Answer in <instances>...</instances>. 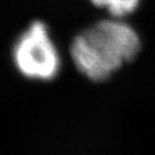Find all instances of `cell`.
Masks as SVG:
<instances>
[{
    "instance_id": "3957f363",
    "label": "cell",
    "mask_w": 155,
    "mask_h": 155,
    "mask_svg": "<svg viewBox=\"0 0 155 155\" xmlns=\"http://www.w3.org/2000/svg\"><path fill=\"white\" fill-rule=\"evenodd\" d=\"M140 0H105V7L113 17L122 18L131 14L138 7Z\"/></svg>"
},
{
    "instance_id": "7a4b0ae2",
    "label": "cell",
    "mask_w": 155,
    "mask_h": 155,
    "mask_svg": "<svg viewBox=\"0 0 155 155\" xmlns=\"http://www.w3.org/2000/svg\"><path fill=\"white\" fill-rule=\"evenodd\" d=\"M15 67L24 77L52 81L61 68V58L44 22L35 21L17 38L13 47Z\"/></svg>"
},
{
    "instance_id": "6da1fadb",
    "label": "cell",
    "mask_w": 155,
    "mask_h": 155,
    "mask_svg": "<svg viewBox=\"0 0 155 155\" xmlns=\"http://www.w3.org/2000/svg\"><path fill=\"white\" fill-rule=\"evenodd\" d=\"M141 47L136 30L114 17L102 20L79 32L70 46L77 70L93 82H104L127 62L132 61Z\"/></svg>"
}]
</instances>
